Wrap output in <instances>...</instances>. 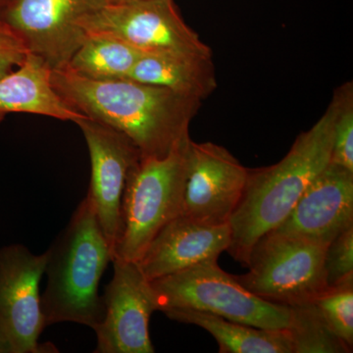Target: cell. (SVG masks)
Here are the masks:
<instances>
[{"mask_svg": "<svg viewBox=\"0 0 353 353\" xmlns=\"http://www.w3.org/2000/svg\"><path fill=\"white\" fill-rule=\"evenodd\" d=\"M51 83L72 108L127 137L141 157L162 158L189 141L201 101L130 79L95 81L51 70Z\"/></svg>", "mask_w": 353, "mask_h": 353, "instance_id": "6da1fadb", "label": "cell"}, {"mask_svg": "<svg viewBox=\"0 0 353 353\" xmlns=\"http://www.w3.org/2000/svg\"><path fill=\"white\" fill-rule=\"evenodd\" d=\"M336 103L317 122L301 132L278 163L248 169L245 190L229 221L231 243L227 252L248 266L260 238L273 231L290 214L316 176L331 162Z\"/></svg>", "mask_w": 353, "mask_h": 353, "instance_id": "7a4b0ae2", "label": "cell"}, {"mask_svg": "<svg viewBox=\"0 0 353 353\" xmlns=\"http://www.w3.org/2000/svg\"><path fill=\"white\" fill-rule=\"evenodd\" d=\"M46 252L48 283L41 294L46 327L74 322L94 330L104 316L99 282L113 255L87 196Z\"/></svg>", "mask_w": 353, "mask_h": 353, "instance_id": "3957f363", "label": "cell"}, {"mask_svg": "<svg viewBox=\"0 0 353 353\" xmlns=\"http://www.w3.org/2000/svg\"><path fill=\"white\" fill-rule=\"evenodd\" d=\"M190 141L165 157H141L129 171L112 261L138 262L162 228L182 214Z\"/></svg>", "mask_w": 353, "mask_h": 353, "instance_id": "277c9868", "label": "cell"}, {"mask_svg": "<svg viewBox=\"0 0 353 353\" xmlns=\"http://www.w3.org/2000/svg\"><path fill=\"white\" fill-rule=\"evenodd\" d=\"M158 311L190 309L262 329L290 327V306L273 303L243 288L217 261L196 265L178 273L150 281Z\"/></svg>", "mask_w": 353, "mask_h": 353, "instance_id": "5b68a950", "label": "cell"}, {"mask_svg": "<svg viewBox=\"0 0 353 353\" xmlns=\"http://www.w3.org/2000/svg\"><path fill=\"white\" fill-rule=\"evenodd\" d=\"M326 250L321 243L271 231L253 246L248 273L234 278L270 303L287 306L313 303L329 289Z\"/></svg>", "mask_w": 353, "mask_h": 353, "instance_id": "8992f818", "label": "cell"}, {"mask_svg": "<svg viewBox=\"0 0 353 353\" xmlns=\"http://www.w3.org/2000/svg\"><path fill=\"white\" fill-rule=\"evenodd\" d=\"M87 34H104L145 53L183 52L212 57L185 24L173 0H125L103 4L80 21Z\"/></svg>", "mask_w": 353, "mask_h": 353, "instance_id": "52a82bcc", "label": "cell"}, {"mask_svg": "<svg viewBox=\"0 0 353 353\" xmlns=\"http://www.w3.org/2000/svg\"><path fill=\"white\" fill-rule=\"evenodd\" d=\"M103 4L101 0H10L0 16L28 52L51 70H61L87 38L80 21Z\"/></svg>", "mask_w": 353, "mask_h": 353, "instance_id": "ba28073f", "label": "cell"}, {"mask_svg": "<svg viewBox=\"0 0 353 353\" xmlns=\"http://www.w3.org/2000/svg\"><path fill=\"white\" fill-rule=\"evenodd\" d=\"M48 263V252L36 255L24 245L0 250V328L14 353L57 352L41 345L46 328L39 283Z\"/></svg>", "mask_w": 353, "mask_h": 353, "instance_id": "9c48e42d", "label": "cell"}, {"mask_svg": "<svg viewBox=\"0 0 353 353\" xmlns=\"http://www.w3.org/2000/svg\"><path fill=\"white\" fill-rule=\"evenodd\" d=\"M112 280L102 296L104 316L94 329L97 353H152L150 319L158 311L152 282L138 262L114 259Z\"/></svg>", "mask_w": 353, "mask_h": 353, "instance_id": "30bf717a", "label": "cell"}, {"mask_svg": "<svg viewBox=\"0 0 353 353\" xmlns=\"http://www.w3.org/2000/svg\"><path fill=\"white\" fill-rule=\"evenodd\" d=\"M187 161L182 215L209 226L229 224L243 196L248 168L224 146L192 139Z\"/></svg>", "mask_w": 353, "mask_h": 353, "instance_id": "8fae6325", "label": "cell"}, {"mask_svg": "<svg viewBox=\"0 0 353 353\" xmlns=\"http://www.w3.org/2000/svg\"><path fill=\"white\" fill-rule=\"evenodd\" d=\"M75 124L83 132L92 164L87 197L112 248L113 255L119 233L125 183L129 171L141 155L127 137L112 128L88 117L77 121Z\"/></svg>", "mask_w": 353, "mask_h": 353, "instance_id": "7c38bea8", "label": "cell"}, {"mask_svg": "<svg viewBox=\"0 0 353 353\" xmlns=\"http://www.w3.org/2000/svg\"><path fill=\"white\" fill-rule=\"evenodd\" d=\"M353 226V171L330 162L274 232L328 246Z\"/></svg>", "mask_w": 353, "mask_h": 353, "instance_id": "4fadbf2b", "label": "cell"}, {"mask_svg": "<svg viewBox=\"0 0 353 353\" xmlns=\"http://www.w3.org/2000/svg\"><path fill=\"white\" fill-rule=\"evenodd\" d=\"M230 243L229 224L209 226L181 214L162 228L138 264L148 280H157L204 262L218 261Z\"/></svg>", "mask_w": 353, "mask_h": 353, "instance_id": "5bb4252c", "label": "cell"}, {"mask_svg": "<svg viewBox=\"0 0 353 353\" xmlns=\"http://www.w3.org/2000/svg\"><path fill=\"white\" fill-rule=\"evenodd\" d=\"M29 113L76 123L87 116L62 99L51 83V69L28 53L24 61L0 78V122L8 114Z\"/></svg>", "mask_w": 353, "mask_h": 353, "instance_id": "9a60e30c", "label": "cell"}, {"mask_svg": "<svg viewBox=\"0 0 353 353\" xmlns=\"http://www.w3.org/2000/svg\"><path fill=\"white\" fill-rule=\"evenodd\" d=\"M212 57L183 52L145 53L127 79L203 101L217 88Z\"/></svg>", "mask_w": 353, "mask_h": 353, "instance_id": "2e32d148", "label": "cell"}, {"mask_svg": "<svg viewBox=\"0 0 353 353\" xmlns=\"http://www.w3.org/2000/svg\"><path fill=\"white\" fill-rule=\"evenodd\" d=\"M164 314L174 321L208 331L219 345L221 353H294L287 329L257 328L190 309H176Z\"/></svg>", "mask_w": 353, "mask_h": 353, "instance_id": "e0dca14e", "label": "cell"}, {"mask_svg": "<svg viewBox=\"0 0 353 353\" xmlns=\"http://www.w3.org/2000/svg\"><path fill=\"white\" fill-rule=\"evenodd\" d=\"M145 54L112 37L87 34L65 69L95 81L123 80Z\"/></svg>", "mask_w": 353, "mask_h": 353, "instance_id": "ac0fdd59", "label": "cell"}, {"mask_svg": "<svg viewBox=\"0 0 353 353\" xmlns=\"http://www.w3.org/2000/svg\"><path fill=\"white\" fill-rule=\"evenodd\" d=\"M292 319L288 333L294 353L350 352L347 345L334 336L314 303L290 306Z\"/></svg>", "mask_w": 353, "mask_h": 353, "instance_id": "d6986e66", "label": "cell"}, {"mask_svg": "<svg viewBox=\"0 0 353 353\" xmlns=\"http://www.w3.org/2000/svg\"><path fill=\"white\" fill-rule=\"evenodd\" d=\"M330 330L352 352L353 345V280L329 288L313 301Z\"/></svg>", "mask_w": 353, "mask_h": 353, "instance_id": "ffe728a7", "label": "cell"}, {"mask_svg": "<svg viewBox=\"0 0 353 353\" xmlns=\"http://www.w3.org/2000/svg\"><path fill=\"white\" fill-rule=\"evenodd\" d=\"M336 103L331 162L353 171V85L345 83L336 88L333 97Z\"/></svg>", "mask_w": 353, "mask_h": 353, "instance_id": "44dd1931", "label": "cell"}, {"mask_svg": "<svg viewBox=\"0 0 353 353\" xmlns=\"http://www.w3.org/2000/svg\"><path fill=\"white\" fill-rule=\"evenodd\" d=\"M325 270L329 288L353 280V226L327 246Z\"/></svg>", "mask_w": 353, "mask_h": 353, "instance_id": "7402d4cb", "label": "cell"}, {"mask_svg": "<svg viewBox=\"0 0 353 353\" xmlns=\"http://www.w3.org/2000/svg\"><path fill=\"white\" fill-rule=\"evenodd\" d=\"M28 53L22 39L0 16V78L19 66Z\"/></svg>", "mask_w": 353, "mask_h": 353, "instance_id": "603a6c76", "label": "cell"}, {"mask_svg": "<svg viewBox=\"0 0 353 353\" xmlns=\"http://www.w3.org/2000/svg\"><path fill=\"white\" fill-rule=\"evenodd\" d=\"M0 353H14L12 345L1 328H0Z\"/></svg>", "mask_w": 353, "mask_h": 353, "instance_id": "cb8c5ba5", "label": "cell"}, {"mask_svg": "<svg viewBox=\"0 0 353 353\" xmlns=\"http://www.w3.org/2000/svg\"><path fill=\"white\" fill-rule=\"evenodd\" d=\"M104 4L118 3V2L125 1V0H101Z\"/></svg>", "mask_w": 353, "mask_h": 353, "instance_id": "d4e9b609", "label": "cell"}, {"mask_svg": "<svg viewBox=\"0 0 353 353\" xmlns=\"http://www.w3.org/2000/svg\"><path fill=\"white\" fill-rule=\"evenodd\" d=\"M8 1H10V0H0V9H1L2 7L6 6L7 2H8Z\"/></svg>", "mask_w": 353, "mask_h": 353, "instance_id": "484cf974", "label": "cell"}]
</instances>
